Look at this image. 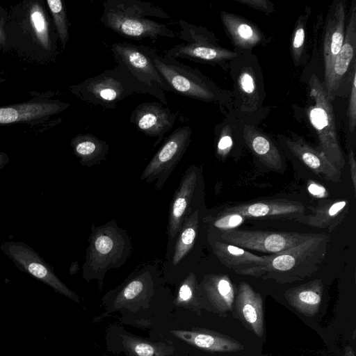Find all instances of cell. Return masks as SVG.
Instances as JSON below:
<instances>
[{"label":"cell","instance_id":"6da1fadb","mask_svg":"<svg viewBox=\"0 0 356 356\" xmlns=\"http://www.w3.org/2000/svg\"><path fill=\"white\" fill-rule=\"evenodd\" d=\"M150 17L170 19L160 7L140 0H106L103 3L101 23L120 35L140 40L160 38L175 39L179 33Z\"/></svg>","mask_w":356,"mask_h":356},{"label":"cell","instance_id":"7a4b0ae2","mask_svg":"<svg viewBox=\"0 0 356 356\" xmlns=\"http://www.w3.org/2000/svg\"><path fill=\"white\" fill-rule=\"evenodd\" d=\"M69 90L81 101L107 109L115 108L118 102L135 94L152 95L168 105L163 90L140 82L119 65L70 86Z\"/></svg>","mask_w":356,"mask_h":356},{"label":"cell","instance_id":"3957f363","mask_svg":"<svg viewBox=\"0 0 356 356\" xmlns=\"http://www.w3.org/2000/svg\"><path fill=\"white\" fill-rule=\"evenodd\" d=\"M83 265V277L89 282L97 280L101 284L106 272L122 266L131 252V241L126 230L115 220L91 227Z\"/></svg>","mask_w":356,"mask_h":356},{"label":"cell","instance_id":"277c9868","mask_svg":"<svg viewBox=\"0 0 356 356\" xmlns=\"http://www.w3.org/2000/svg\"><path fill=\"white\" fill-rule=\"evenodd\" d=\"M329 240V236L325 234H315L296 246L272 254L261 277L285 282L311 275L325 259Z\"/></svg>","mask_w":356,"mask_h":356},{"label":"cell","instance_id":"5b68a950","mask_svg":"<svg viewBox=\"0 0 356 356\" xmlns=\"http://www.w3.org/2000/svg\"><path fill=\"white\" fill-rule=\"evenodd\" d=\"M155 67L172 90L181 96L206 102H225L227 95L198 69L147 47Z\"/></svg>","mask_w":356,"mask_h":356},{"label":"cell","instance_id":"8992f818","mask_svg":"<svg viewBox=\"0 0 356 356\" xmlns=\"http://www.w3.org/2000/svg\"><path fill=\"white\" fill-rule=\"evenodd\" d=\"M179 38L184 42L168 49L165 54L175 59H187L195 63L218 65L233 61L240 54L238 51L222 47L214 34L203 26L179 21Z\"/></svg>","mask_w":356,"mask_h":356},{"label":"cell","instance_id":"52a82bcc","mask_svg":"<svg viewBox=\"0 0 356 356\" xmlns=\"http://www.w3.org/2000/svg\"><path fill=\"white\" fill-rule=\"evenodd\" d=\"M310 97L314 100L308 110V118L316 130L322 152L328 160L339 170L345 165L338 138L335 116L332 102L315 74H313L309 81Z\"/></svg>","mask_w":356,"mask_h":356},{"label":"cell","instance_id":"ba28073f","mask_svg":"<svg viewBox=\"0 0 356 356\" xmlns=\"http://www.w3.org/2000/svg\"><path fill=\"white\" fill-rule=\"evenodd\" d=\"M315 234L234 229L217 232L218 240L261 252L275 254L312 238Z\"/></svg>","mask_w":356,"mask_h":356},{"label":"cell","instance_id":"9c48e42d","mask_svg":"<svg viewBox=\"0 0 356 356\" xmlns=\"http://www.w3.org/2000/svg\"><path fill=\"white\" fill-rule=\"evenodd\" d=\"M192 136V128H177L164 140L143 170L140 179L146 183L156 180L155 188L161 190L186 152Z\"/></svg>","mask_w":356,"mask_h":356},{"label":"cell","instance_id":"30bf717a","mask_svg":"<svg viewBox=\"0 0 356 356\" xmlns=\"http://www.w3.org/2000/svg\"><path fill=\"white\" fill-rule=\"evenodd\" d=\"M3 253L22 272L51 287L55 291L79 303L78 295L69 289L48 264L31 246L22 241H5L0 245Z\"/></svg>","mask_w":356,"mask_h":356},{"label":"cell","instance_id":"8fae6325","mask_svg":"<svg viewBox=\"0 0 356 356\" xmlns=\"http://www.w3.org/2000/svg\"><path fill=\"white\" fill-rule=\"evenodd\" d=\"M147 47L121 42L113 43L111 50L118 65L125 68L138 81L163 92H172L170 86L155 67Z\"/></svg>","mask_w":356,"mask_h":356},{"label":"cell","instance_id":"7c38bea8","mask_svg":"<svg viewBox=\"0 0 356 356\" xmlns=\"http://www.w3.org/2000/svg\"><path fill=\"white\" fill-rule=\"evenodd\" d=\"M156 287L153 270L143 269L104 297L109 312L138 309L152 297Z\"/></svg>","mask_w":356,"mask_h":356},{"label":"cell","instance_id":"4fadbf2b","mask_svg":"<svg viewBox=\"0 0 356 356\" xmlns=\"http://www.w3.org/2000/svg\"><path fill=\"white\" fill-rule=\"evenodd\" d=\"M356 51V1L352 2L350 17L345 30L343 44L336 56L329 73L323 83L331 102L338 95L343 82L346 78L352 63H354Z\"/></svg>","mask_w":356,"mask_h":356},{"label":"cell","instance_id":"5bb4252c","mask_svg":"<svg viewBox=\"0 0 356 356\" xmlns=\"http://www.w3.org/2000/svg\"><path fill=\"white\" fill-rule=\"evenodd\" d=\"M178 112L156 102L139 104L130 114V122L142 134L156 138V147L163 139L164 135L173 127Z\"/></svg>","mask_w":356,"mask_h":356},{"label":"cell","instance_id":"9a60e30c","mask_svg":"<svg viewBox=\"0 0 356 356\" xmlns=\"http://www.w3.org/2000/svg\"><path fill=\"white\" fill-rule=\"evenodd\" d=\"M306 207L298 201L271 199L250 201L229 205L219 213H238L246 218H295L305 214Z\"/></svg>","mask_w":356,"mask_h":356},{"label":"cell","instance_id":"2e32d148","mask_svg":"<svg viewBox=\"0 0 356 356\" xmlns=\"http://www.w3.org/2000/svg\"><path fill=\"white\" fill-rule=\"evenodd\" d=\"M200 170L191 165L186 171L172 200L168 216V244L176 238L185 219L191 213L192 201L197 190Z\"/></svg>","mask_w":356,"mask_h":356},{"label":"cell","instance_id":"e0dca14e","mask_svg":"<svg viewBox=\"0 0 356 356\" xmlns=\"http://www.w3.org/2000/svg\"><path fill=\"white\" fill-rule=\"evenodd\" d=\"M211 247L223 266L243 275L261 277L272 257V254L259 256L218 239L212 241Z\"/></svg>","mask_w":356,"mask_h":356},{"label":"cell","instance_id":"ac0fdd59","mask_svg":"<svg viewBox=\"0 0 356 356\" xmlns=\"http://www.w3.org/2000/svg\"><path fill=\"white\" fill-rule=\"evenodd\" d=\"M70 104L58 99H35L0 107V124L44 121L66 110Z\"/></svg>","mask_w":356,"mask_h":356},{"label":"cell","instance_id":"d6986e66","mask_svg":"<svg viewBox=\"0 0 356 356\" xmlns=\"http://www.w3.org/2000/svg\"><path fill=\"white\" fill-rule=\"evenodd\" d=\"M345 22V1H334L327 14L323 38L325 76L329 73L332 63L343 44L346 30Z\"/></svg>","mask_w":356,"mask_h":356},{"label":"cell","instance_id":"ffe728a7","mask_svg":"<svg viewBox=\"0 0 356 356\" xmlns=\"http://www.w3.org/2000/svg\"><path fill=\"white\" fill-rule=\"evenodd\" d=\"M286 145L294 156L318 177L332 182L341 181V170L322 152L310 146L302 138L287 139Z\"/></svg>","mask_w":356,"mask_h":356},{"label":"cell","instance_id":"44dd1931","mask_svg":"<svg viewBox=\"0 0 356 356\" xmlns=\"http://www.w3.org/2000/svg\"><path fill=\"white\" fill-rule=\"evenodd\" d=\"M348 200L324 199L315 207H310L312 213L302 215L293 220L330 232L334 229L345 218L349 209Z\"/></svg>","mask_w":356,"mask_h":356},{"label":"cell","instance_id":"7402d4cb","mask_svg":"<svg viewBox=\"0 0 356 356\" xmlns=\"http://www.w3.org/2000/svg\"><path fill=\"white\" fill-rule=\"evenodd\" d=\"M170 333L179 341L204 350L234 352L243 349L236 341L205 330L175 329Z\"/></svg>","mask_w":356,"mask_h":356},{"label":"cell","instance_id":"603a6c76","mask_svg":"<svg viewBox=\"0 0 356 356\" xmlns=\"http://www.w3.org/2000/svg\"><path fill=\"white\" fill-rule=\"evenodd\" d=\"M220 18L233 44L240 50H250L266 40L255 24L241 16L222 11Z\"/></svg>","mask_w":356,"mask_h":356},{"label":"cell","instance_id":"cb8c5ba5","mask_svg":"<svg viewBox=\"0 0 356 356\" xmlns=\"http://www.w3.org/2000/svg\"><path fill=\"white\" fill-rule=\"evenodd\" d=\"M236 307L254 332L262 337L264 330L262 298L247 282H242L238 285Z\"/></svg>","mask_w":356,"mask_h":356},{"label":"cell","instance_id":"d4e9b609","mask_svg":"<svg viewBox=\"0 0 356 356\" xmlns=\"http://www.w3.org/2000/svg\"><path fill=\"white\" fill-rule=\"evenodd\" d=\"M243 136L247 146L260 162L275 171L284 170L281 154L275 144L266 134L245 124Z\"/></svg>","mask_w":356,"mask_h":356},{"label":"cell","instance_id":"484cf974","mask_svg":"<svg viewBox=\"0 0 356 356\" xmlns=\"http://www.w3.org/2000/svg\"><path fill=\"white\" fill-rule=\"evenodd\" d=\"M200 296L204 295L220 312L232 309L234 300V286L227 275L209 274L199 284Z\"/></svg>","mask_w":356,"mask_h":356},{"label":"cell","instance_id":"4316f807","mask_svg":"<svg viewBox=\"0 0 356 356\" xmlns=\"http://www.w3.org/2000/svg\"><path fill=\"white\" fill-rule=\"evenodd\" d=\"M323 289L321 280H314L286 290L284 296L288 302L299 312L307 316H313L318 311Z\"/></svg>","mask_w":356,"mask_h":356},{"label":"cell","instance_id":"83f0119b","mask_svg":"<svg viewBox=\"0 0 356 356\" xmlns=\"http://www.w3.org/2000/svg\"><path fill=\"white\" fill-rule=\"evenodd\" d=\"M70 146L80 164L86 167L100 163L109 152V145L105 140L89 133L76 135L71 140Z\"/></svg>","mask_w":356,"mask_h":356},{"label":"cell","instance_id":"f1b7e54d","mask_svg":"<svg viewBox=\"0 0 356 356\" xmlns=\"http://www.w3.org/2000/svg\"><path fill=\"white\" fill-rule=\"evenodd\" d=\"M120 344L128 356H183L175 346L153 341L127 332L120 334Z\"/></svg>","mask_w":356,"mask_h":356},{"label":"cell","instance_id":"f546056e","mask_svg":"<svg viewBox=\"0 0 356 356\" xmlns=\"http://www.w3.org/2000/svg\"><path fill=\"white\" fill-rule=\"evenodd\" d=\"M234 78L235 88L238 92L239 100H241V109L249 112L257 110L261 98L254 68L243 65Z\"/></svg>","mask_w":356,"mask_h":356},{"label":"cell","instance_id":"4dcf8cb0","mask_svg":"<svg viewBox=\"0 0 356 356\" xmlns=\"http://www.w3.org/2000/svg\"><path fill=\"white\" fill-rule=\"evenodd\" d=\"M199 211L195 210L184 221L177 235L172 255V264H178L192 249L199 227Z\"/></svg>","mask_w":356,"mask_h":356},{"label":"cell","instance_id":"1f68e13d","mask_svg":"<svg viewBox=\"0 0 356 356\" xmlns=\"http://www.w3.org/2000/svg\"><path fill=\"white\" fill-rule=\"evenodd\" d=\"M30 25L39 44L47 51H56L57 34H51L49 24L40 6L33 5L29 10Z\"/></svg>","mask_w":356,"mask_h":356},{"label":"cell","instance_id":"d6a6232c","mask_svg":"<svg viewBox=\"0 0 356 356\" xmlns=\"http://www.w3.org/2000/svg\"><path fill=\"white\" fill-rule=\"evenodd\" d=\"M201 296L195 275L191 272L179 286L175 305L189 309H196L200 306Z\"/></svg>","mask_w":356,"mask_h":356},{"label":"cell","instance_id":"836d02e7","mask_svg":"<svg viewBox=\"0 0 356 356\" xmlns=\"http://www.w3.org/2000/svg\"><path fill=\"white\" fill-rule=\"evenodd\" d=\"M47 3L50 10L56 31L63 49L69 40V22L64 2L61 0H48Z\"/></svg>","mask_w":356,"mask_h":356},{"label":"cell","instance_id":"e575fe53","mask_svg":"<svg viewBox=\"0 0 356 356\" xmlns=\"http://www.w3.org/2000/svg\"><path fill=\"white\" fill-rule=\"evenodd\" d=\"M306 9L305 13L301 15L296 22L291 41V52L296 66L300 63L305 49L306 24L311 13L309 8Z\"/></svg>","mask_w":356,"mask_h":356},{"label":"cell","instance_id":"d590c367","mask_svg":"<svg viewBox=\"0 0 356 356\" xmlns=\"http://www.w3.org/2000/svg\"><path fill=\"white\" fill-rule=\"evenodd\" d=\"M246 219L245 216L238 213L218 212L215 216H207L204 220L212 229L219 232L236 229Z\"/></svg>","mask_w":356,"mask_h":356},{"label":"cell","instance_id":"8d00e7d4","mask_svg":"<svg viewBox=\"0 0 356 356\" xmlns=\"http://www.w3.org/2000/svg\"><path fill=\"white\" fill-rule=\"evenodd\" d=\"M350 92L348 107V127L350 133H353L356 125V66L355 62L352 65L350 73Z\"/></svg>","mask_w":356,"mask_h":356},{"label":"cell","instance_id":"74e56055","mask_svg":"<svg viewBox=\"0 0 356 356\" xmlns=\"http://www.w3.org/2000/svg\"><path fill=\"white\" fill-rule=\"evenodd\" d=\"M233 146L232 131L229 127H224L220 132L216 144V154L220 159H225Z\"/></svg>","mask_w":356,"mask_h":356},{"label":"cell","instance_id":"f35d334b","mask_svg":"<svg viewBox=\"0 0 356 356\" xmlns=\"http://www.w3.org/2000/svg\"><path fill=\"white\" fill-rule=\"evenodd\" d=\"M238 3L257 9L266 14H270L275 11L273 4L268 0H236Z\"/></svg>","mask_w":356,"mask_h":356},{"label":"cell","instance_id":"ab89813d","mask_svg":"<svg viewBox=\"0 0 356 356\" xmlns=\"http://www.w3.org/2000/svg\"><path fill=\"white\" fill-rule=\"evenodd\" d=\"M307 190L309 193L315 197L327 199L329 196L327 190L323 186L313 180L308 181Z\"/></svg>","mask_w":356,"mask_h":356},{"label":"cell","instance_id":"60d3db41","mask_svg":"<svg viewBox=\"0 0 356 356\" xmlns=\"http://www.w3.org/2000/svg\"><path fill=\"white\" fill-rule=\"evenodd\" d=\"M348 163L350 168V178L353 182L354 191H356V161L353 149H350L348 155Z\"/></svg>","mask_w":356,"mask_h":356},{"label":"cell","instance_id":"b9f144b4","mask_svg":"<svg viewBox=\"0 0 356 356\" xmlns=\"http://www.w3.org/2000/svg\"><path fill=\"white\" fill-rule=\"evenodd\" d=\"M9 161V156L6 153L0 152V170L3 169Z\"/></svg>","mask_w":356,"mask_h":356},{"label":"cell","instance_id":"7bdbcfd3","mask_svg":"<svg viewBox=\"0 0 356 356\" xmlns=\"http://www.w3.org/2000/svg\"><path fill=\"white\" fill-rule=\"evenodd\" d=\"M345 356H355L353 349L351 347H347L345 350Z\"/></svg>","mask_w":356,"mask_h":356},{"label":"cell","instance_id":"ee69618b","mask_svg":"<svg viewBox=\"0 0 356 356\" xmlns=\"http://www.w3.org/2000/svg\"><path fill=\"white\" fill-rule=\"evenodd\" d=\"M3 33H2V31L1 30H0V43L1 42V41L3 40Z\"/></svg>","mask_w":356,"mask_h":356},{"label":"cell","instance_id":"f6af8a7d","mask_svg":"<svg viewBox=\"0 0 356 356\" xmlns=\"http://www.w3.org/2000/svg\"><path fill=\"white\" fill-rule=\"evenodd\" d=\"M0 30H1V28H0Z\"/></svg>","mask_w":356,"mask_h":356}]
</instances>
